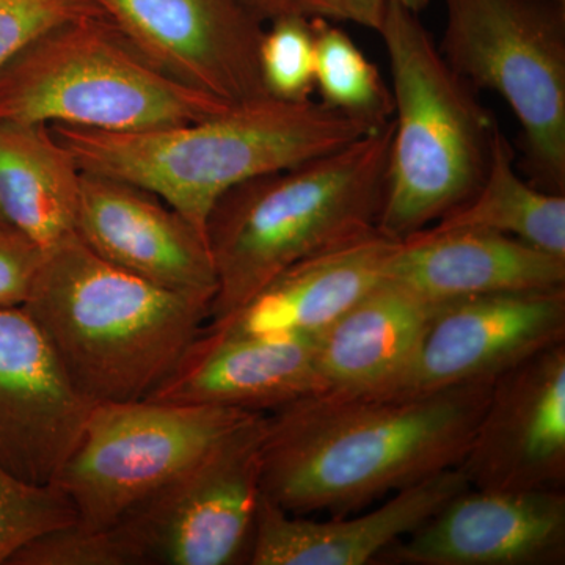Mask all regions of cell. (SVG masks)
Here are the masks:
<instances>
[{
  "label": "cell",
  "mask_w": 565,
  "mask_h": 565,
  "mask_svg": "<svg viewBox=\"0 0 565 565\" xmlns=\"http://www.w3.org/2000/svg\"><path fill=\"white\" fill-rule=\"evenodd\" d=\"M475 489H559L565 482V344L494 381L457 465Z\"/></svg>",
  "instance_id": "obj_12"
},
{
  "label": "cell",
  "mask_w": 565,
  "mask_h": 565,
  "mask_svg": "<svg viewBox=\"0 0 565 565\" xmlns=\"http://www.w3.org/2000/svg\"><path fill=\"white\" fill-rule=\"evenodd\" d=\"M43 259L35 241L0 221V308L24 307Z\"/></svg>",
  "instance_id": "obj_28"
},
{
  "label": "cell",
  "mask_w": 565,
  "mask_h": 565,
  "mask_svg": "<svg viewBox=\"0 0 565 565\" xmlns=\"http://www.w3.org/2000/svg\"><path fill=\"white\" fill-rule=\"evenodd\" d=\"M418 14L386 0L377 31L388 54L394 106L377 228L397 241L440 221L478 191L498 129Z\"/></svg>",
  "instance_id": "obj_5"
},
{
  "label": "cell",
  "mask_w": 565,
  "mask_h": 565,
  "mask_svg": "<svg viewBox=\"0 0 565 565\" xmlns=\"http://www.w3.org/2000/svg\"><path fill=\"white\" fill-rule=\"evenodd\" d=\"M393 122L340 150L230 189L206 223L217 292L211 319L239 310L292 264L377 228Z\"/></svg>",
  "instance_id": "obj_4"
},
{
  "label": "cell",
  "mask_w": 565,
  "mask_h": 565,
  "mask_svg": "<svg viewBox=\"0 0 565 565\" xmlns=\"http://www.w3.org/2000/svg\"><path fill=\"white\" fill-rule=\"evenodd\" d=\"M266 414L226 434L115 523L137 565H228L250 552Z\"/></svg>",
  "instance_id": "obj_9"
},
{
  "label": "cell",
  "mask_w": 565,
  "mask_h": 565,
  "mask_svg": "<svg viewBox=\"0 0 565 565\" xmlns=\"http://www.w3.org/2000/svg\"><path fill=\"white\" fill-rule=\"evenodd\" d=\"M253 415L150 399L95 404L54 484L79 525H115Z\"/></svg>",
  "instance_id": "obj_8"
},
{
  "label": "cell",
  "mask_w": 565,
  "mask_h": 565,
  "mask_svg": "<svg viewBox=\"0 0 565 565\" xmlns=\"http://www.w3.org/2000/svg\"><path fill=\"white\" fill-rule=\"evenodd\" d=\"M98 14L93 0H0V70L44 32Z\"/></svg>",
  "instance_id": "obj_27"
},
{
  "label": "cell",
  "mask_w": 565,
  "mask_h": 565,
  "mask_svg": "<svg viewBox=\"0 0 565 565\" xmlns=\"http://www.w3.org/2000/svg\"><path fill=\"white\" fill-rule=\"evenodd\" d=\"M459 467L397 490L381 508L330 522L288 514L262 493L248 552L253 565H363L437 514L468 489Z\"/></svg>",
  "instance_id": "obj_17"
},
{
  "label": "cell",
  "mask_w": 565,
  "mask_h": 565,
  "mask_svg": "<svg viewBox=\"0 0 565 565\" xmlns=\"http://www.w3.org/2000/svg\"><path fill=\"white\" fill-rule=\"evenodd\" d=\"M385 9L386 0H278L277 18L297 14L307 20L353 22L377 32Z\"/></svg>",
  "instance_id": "obj_29"
},
{
  "label": "cell",
  "mask_w": 565,
  "mask_h": 565,
  "mask_svg": "<svg viewBox=\"0 0 565 565\" xmlns=\"http://www.w3.org/2000/svg\"><path fill=\"white\" fill-rule=\"evenodd\" d=\"M397 2L403 3L404 7L415 11V13H422V11L429 6L430 0H397Z\"/></svg>",
  "instance_id": "obj_31"
},
{
  "label": "cell",
  "mask_w": 565,
  "mask_h": 565,
  "mask_svg": "<svg viewBox=\"0 0 565 565\" xmlns=\"http://www.w3.org/2000/svg\"><path fill=\"white\" fill-rule=\"evenodd\" d=\"M74 233L106 262L154 285L212 299L217 292L206 236L131 182L82 172Z\"/></svg>",
  "instance_id": "obj_15"
},
{
  "label": "cell",
  "mask_w": 565,
  "mask_h": 565,
  "mask_svg": "<svg viewBox=\"0 0 565 565\" xmlns=\"http://www.w3.org/2000/svg\"><path fill=\"white\" fill-rule=\"evenodd\" d=\"M230 106L152 65L104 14L44 32L0 70V121L131 132Z\"/></svg>",
  "instance_id": "obj_6"
},
{
  "label": "cell",
  "mask_w": 565,
  "mask_h": 565,
  "mask_svg": "<svg viewBox=\"0 0 565 565\" xmlns=\"http://www.w3.org/2000/svg\"><path fill=\"white\" fill-rule=\"evenodd\" d=\"M259 46L263 84L273 98L307 102L315 92V33L311 21L281 14L267 22Z\"/></svg>",
  "instance_id": "obj_25"
},
{
  "label": "cell",
  "mask_w": 565,
  "mask_h": 565,
  "mask_svg": "<svg viewBox=\"0 0 565 565\" xmlns=\"http://www.w3.org/2000/svg\"><path fill=\"white\" fill-rule=\"evenodd\" d=\"M0 221H2V218H0ZM3 222H6V221H3Z\"/></svg>",
  "instance_id": "obj_32"
},
{
  "label": "cell",
  "mask_w": 565,
  "mask_h": 565,
  "mask_svg": "<svg viewBox=\"0 0 565 565\" xmlns=\"http://www.w3.org/2000/svg\"><path fill=\"white\" fill-rule=\"evenodd\" d=\"M212 297L115 266L76 233L44 250L24 310L93 404L148 399L211 319Z\"/></svg>",
  "instance_id": "obj_3"
},
{
  "label": "cell",
  "mask_w": 565,
  "mask_h": 565,
  "mask_svg": "<svg viewBox=\"0 0 565 565\" xmlns=\"http://www.w3.org/2000/svg\"><path fill=\"white\" fill-rule=\"evenodd\" d=\"M76 509L57 484H31L0 463V565L41 535L73 525Z\"/></svg>",
  "instance_id": "obj_24"
},
{
  "label": "cell",
  "mask_w": 565,
  "mask_h": 565,
  "mask_svg": "<svg viewBox=\"0 0 565 565\" xmlns=\"http://www.w3.org/2000/svg\"><path fill=\"white\" fill-rule=\"evenodd\" d=\"M243 2L266 24L277 18L278 0H243Z\"/></svg>",
  "instance_id": "obj_30"
},
{
  "label": "cell",
  "mask_w": 565,
  "mask_h": 565,
  "mask_svg": "<svg viewBox=\"0 0 565 565\" xmlns=\"http://www.w3.org/2000/svg\"><path fill=\"white\" fill-rule=\"evenodd\" d=\"M494 381L429 393L322 392L277 408L266 414L262 493L288 514L344 516L455 468Z\"/></svg>",
  "instance_id": "obj_1"
},
{
  "label": "cell",
  "mask_w": 565,
  "mask_h": 565,
  "mask_svg": "<svg viewBox=\"0 0 565 565\" xmlns=\"http://www.w3.org/2000/svg\"><path fill=\"white\" fill-rule=\"evenodd\" d=\"M430 303L382 280L318 338L327 392H388L414 360Z\"/></svg>",
  "instance_id": "obj_20"
},
{
  "label": "cell",
  "mask_w": 565,
  "mask_h": 565,
  "mask_svg": "<svg viewBox=\"0 0 565 565\" xmlns=\"http://www.w3.org/2000/svg\"><path fill=\"white\" fill-rule=\"evenodd\" d=\"M9 565H137L131 546L115 525L92 530L58 527L21 548Z\"/></svg>",
  "instance_id": "obj_26"
},
{
  "label": "cell",
  "mask_w": 565,
  "mask_h": 565,
  "mask_svg": "<svg viewBox=\"0 0 565 565\" xmlns=\"http://www.w3.org/2000/svg\"><path fill=\"white\" fill-rule=\"evenodd\" d=\"M427 230H484L565 258V193L545 192L522 180L514 148L498 128L489 169L478 191Z\"/></svg>",
  "instance_id": "obj_22"
},
{
  "label": "cell",
  "mask_w": 565,
  "mask_h": 565,
  "mask_svg": "<svg viewBox=\"0 0 565 565\" xmlns=\"http://www.w3.org/2000/svg\"><path fill=\"white\" fill-rule=\"evenodd\" d=\"M50 126L82 172L156 193L204 236L212 207L230 189L340 150L379 128L311 98L273 96L145 131Z\"/></svg>",
  "instance_id": "obj_2"
},
{
  "label": "cell",
  "mask_w": 565,
  "mask_h": 565,
  "mask_svg": "<svg viewBox=\"0 0 565 565\" xmlns=\"http://www.w3.org/2000/svg\"><path fill=\"white\" fill-rule=\"evenodd\" d=\"M385 552L411 565L557 564L565 553V497L559 489L468 487Z\"/></svg>",
  "instance_id": "obj_14"
},
{
  "label": "cell",
  "mask_w": 565,
  "mask_h": 565,
  "mask_svg": "<svg viewBox=\"0 0 565 565\" xmlns=\"http://www.w3.org/2000/svg\"><path fill=\"white\" fill-rule=\"evenodd\" d=\"M93 405L32 316L0 308V463L31 484H52Z\"/></svg>",
  "instance_id": "obj_13"
},
{
  "label": "cell",
  "mask_w": 565,
  "mask_h": 565,
  "mask_svg": "<svg viewBox=\"0 0 565 565\" xmlns=\"http://www.w3.org/2000/svg\"><path fill=\"white\" fill-rule=\"evenodd\" d=\"M401 241L374 228L292 264L212 329L316 337L385 277Z\"/></svg>",
  "instance_id": "obj_19"
},
{
  "label": "cell",
  "mask_w": 565,
  "mask_h": 565,
  "mask_svg": "<svg viewBox=\"0 0 565 565\" xmlns=\"http://www.w3.org/2000/svg\"><path fill=\"white\" fill-rule=\"evenodd\" d=\"M315 90L330 109L381 126L393 117L392 88L348 33L315 18Z\"/></svg>",
  "instance_id": "obj_23"
},
{
  "label": "cell",
  "mask_w": 565,
  "mask_h": 565,
  "mask_svg": "<svg viewBox=\"0 0 565 565\" xmlns=\"http://www.w3.org/2000/svg\"><path fill=\"white\" fill-rule=\"evenodd\" d=\"M81 180L50 125L0 121V218L43 250L76 230Z\"/></svg>",
  "instance_id": "obj_21"
},
{
  "label": "cell",
  "mask_w": 565,
  "mask_h": 565,
  "mask_svg": "<svg viewBox=\"0 0 565 565\" xmlns=\"http://www.w3.org/2000/svg\"><path fill=\"white\" fill-rule=\"evenodd\" d=\"M384 280L427 303L482 294L565 288V258L484 230L422 232L397 245Z\"/></svg>",
  "instance_id": "obj_18"
},
{
  "label": "cell",
  "mask_w": 565,
  "mask_h": 565,
  "mask_svg": "<svg viewBox=\"0 0 565 565\" xmlns=\"http://www.w3.org/2000/svg\"><path fill=\"white\" fill-rule=\"evenodd\" d=\"M564 340L565 288L430 303L414 360L392 390L379 393H429L494 381Z\"/></svg>",
  "instance_id": "obj_10"
},
{
  "label": "cell",
  "mask_w": 565,
  "mask_h": 565,
  "mask_svg": "<svg viewBox=\"0 0 565 565\" xmlns=\"http://www.w3.org/2000/svg\"><path fill=\"white\" fill-rule=\"evenodd\" d=\"M174 81L228 104L267 98L259 66L266 22L243 0H93Z\"/></svg>",
  "instance_id": "obj_11"
},
{
  "label": "cell",
  "mask_w": 565,
  "mask_h": 565,
  "mask_svg": "<svg viewBox=\"0 0 565 565\" xmlns=\"http://www.w3.org/2000/svg\"><path fill=\"white\" fill-rule=\"evenodd\" d=\"M438 51L519 121L531 184L565 193V0H441Z\"/></svg>",
  "instance_id": "obj_7"
},
{
  "label": "cell",
  "mask_w": 565,
  "mask_h": 565,
  "mask_svg": "<svg viewBox=\"0 0 565 565\" xmlns=\"http://www.w3.org/2000/svg\"><path fill=\"white\" fill-rule=\"evenodd\" d=\"M318 338L204 327L148 399L266 414L327 392Z\"/></svg>",
  "instance_id": "obj_16"
}]
</instances>
